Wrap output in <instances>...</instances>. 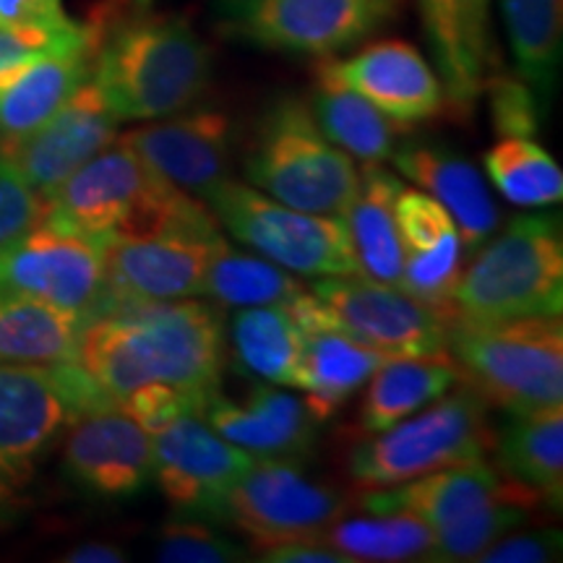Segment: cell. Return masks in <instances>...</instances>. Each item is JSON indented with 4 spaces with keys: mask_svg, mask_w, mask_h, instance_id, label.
<instances>
[{
    "mask_svg": "<svg viewBox=\"0 0 563 563\" xmlns=\"http://www.w3.org/2000/svg\"><path fill=\"white\" fill-rule=\"evenodd\" d=\"M496 467L543 498L548 509L563 501V410L561 405L511 415L496 433Z\"/></svg>",
    "mask_w": 563,
    "mask_h": 563,
    "instance_id": "cell-29",
    "label": "cell"
},
{
    "mask_svg": "<svg viewBox=\"0 0 563 563\" xmlns=\"http://www.w3.org/2000/svg\"><path fill=\"white\" fill-rule=\"evenodd\" d=\"M405 183L397 175L365 162L355 194L342 211V224L355 251L361 277L402 287V241L397 228V196Z\"/></svg>",
    "mask_w": 563,
    "mask_h": 563,
    "instance_id": "cell-26",
    "label": "cell"
},
{
    "mask_svg": "<svg viewBox=\"0 0 563 563\" xmlns=\"http://www.w3.org/2000/svg\"><path fill=\"white\" fill-rule=\"evenodd\" d=\"M79 26L63 0H0V30L5 32H66Z\"/></svg>",
    "mask_w": 563,
    "mask_h": 563,
    "instance_id": "cell-41",
    "label": "cell"
},
{
    "mask_svg": "<svg viewBox=\"0 0 563 563\" xmlns=\"http://www.w3.org/2000/svg\"><path fill=\"white\" fill-rule=\"evenodd\" d=\"M391 159L407 180H412L420 191L433 196L449 211L460 230L464 251H477L498 230L501 211L490 199L483 175L462 154L441 144L410 141L397 146Z\"/></svg>",
    "mask_w": 563,
    "mask_h": 563,
    "instance_id": "cell-24",
    "label": "cell"
},
{
    "mask_svg": "<svg viewBox=\"0 0 563 563\" xmlns=\"http://www.w3.org/2000/svg\"><path fill=\"white\" fill-rule=\"evenodd\" d=\"M258 559L266 563H350L323 540H292L258 551Z\"/></svg>",
    "mask_w": 563,
    "mask_h": 563,
    "instance_id": "cell-44",
    "label": "cell"
},
{
    "mask_svg": "<svg viewBox=\"0 0 563 563\" xmlns=\"http://www.w3.org/2000/svg\"><path fill=\"white\" fill-rule=\"evenodd\" d=\"M311 292L342 332L386 357H449V313L405 287L350 274L319 277Z\"/></svg>",
    "mask_w": 563,
    "mask_h": 563,
    "instance_id": "cell-12",
    "label": "cell"
},
{
    "mask_svg": "<svg viewBox=\"0 0 563 563\" xmlns=\"http://www.w3.org/2000/svg\"><path fill=\"white\" fill-rule=\"evenodd\" d=\"M95 47L87 37L19 58L0 68V141L19 139L47 121L91 79Z\"/></svg>",
    "mask_w": 563,
    "mask_h": 563,
    "instance_id": "cell-23",
    "label": "cell"
},
{
    "mask_svg": "<svg viewBox=\"0 0 563 563\" xmlns=\"http://www.w3.org/2000/svg\"><path fill=\"white\" fill-rule=\"evenodd\" d=\"M0 292L53 302L89 319L104 295V241L40 214L0 245Z\"/></svg>",
    "mask_w": 563,
    "mask_h": 563,
    "instance_id": "cell-10",
    "label": "cell"
},
{
    "mask_svg": "<svg viewBox=\"0 0 563 563\" xmlns=\"http://www.w3.org/2000/svg\"><path fill=\"white\" fill-rule=\"evenodd\" d=\"M201 201L235 241L258 251L282 269L302 277L361 274L340 217L292 209L253 188L251 183L232 178L209 188Z\"/></svg>",
    "mask_w": 563,
    "mask_h": 563,
    "instance_id": "cell-9",
    "label": "cell"
},
{
    "mask_svg": "<svg viewBox=\"0 0 563 563\" xmlns=\"http://www.w3.org/2000/svg\"><path fill=\"white\" fill-rule=\"evenodd\" d=\"M201 418L224 441L256 460H306L321 422L308 410L306 399L274 386H256L241 402L214 391L203 402Z\"/></svg>",
    "mask_w": 563,
    "mask_h": 563,
    "instance_id": "cell-21",
    "label": "cell"
},
{
    "mask_svg": "<svg viewBox=\"0 0 563 563\" xmlns=\"http://www.w3.org/2000/svg\"><path fill=\"white\" fill-rule=\"evenodd\" d=\"M485 89L490 91L493 123H496L501 136H534L543 115H540L532 91L527 89V84L519 76H506L493 70Z\"/></svg>",
    "mask_w": 563,
    "mask_h": 563,
    "instance_id": "cell-38",
    "label": "cell"
},
{
    "mask_svg": "<svg viewBox=\"0 0 563 563\" xmlns=\"http://www.w3.org/2000/svg\"><path fill=\"white\" fill-rule=\"evenodd\" d=\"M493 186L519 207H548L563 199V173L530 136H504L485 152Z\"/></svg>",
    "mask_w": 563,
    "mask_h": 563,
    "instance_id": "cell-35",
    "label": "cell"
},
{
    "mask_svg": "<svg viewBox=\"0 0 563 563\" xmlns=\"http://www.w3.org/2000/svg\"><path fill=\"white\" fill-rule=\"evenodd\" d=\"M115 405L76 363L60 368L0 365V527L26 509L42 462L81 412Z\"/></svg>",
    "mask_w": 563,
    "mask_h": 563,
    "instance_id": "cell-5",
    "label": "cell"
},
{
    "mask_svg": "<svg viewBox=\"0 0 563 563\" xmlns=\"http://www.w3.org/2000/svg\"><path fill=\"white\" fill-rule=\"evenodd\" d=\"M563 238L553 214L514 217L460 272L446 313L470 321L561 316Z\"/></svg>",
    "mask_w": 563,
    "mask_h": 563,
    "instance_id": "cell-4",
    "label": "cell"
},
{
    "mask_svg": "<svg viewBox=\"0 0 563 563\" xmlns=\"http://www.w3.org/2000/svg\"><path fill=\"white\" fill-rule=\"evenodd\" d=\"M118 139L154 173L196 199H203L209 188L230 178L232 123L220 110L188 108L139 125Z\"/></svg>",
    "mask_w": 563,
    "mask_h": 563,
    "instance_id": "cell-18",
    "label": "cell"
},
{
    "mask_svg": "<svg viewBox=\"0 0 563 563\" xmlns=\"http://www.w3.org/2000/svg\"><path fill=\"white\" fill-rule=\"evenodd\" d=\"M449 357L485 405L519 415L561 405V316L470 321L449 316Z\"/></svg>",
    "mask_w": 563,
    "mask_h": 563,
    "instance_id": "cell-3",
    "label": "cell"
},
{
    "mask_svg": "<svg viewBox=\"0 0 563 563\" xmlns=\"http://www.w3.org/2000/svg\"><path fill=\"white\" fill-rule=\"evenodd\" d=\"M84 316L26 295L0 292V365L60 368L76 363Z\"/></svg>",
    "mask_w": 563,
    "mask_h": 563,
    "instance_id": "cell-27",
    "label": "cell"
},
{
    "mask_svg": "<svg viewBox=\"0 0 563 563\" xmlns=\"http://www.w3.org/2000/svg\"><path fill=\"white\" fill-rule=\"evenodd\" d=\"M121 407L139 426H144L150 433H157L159 428H165L183 412H201L203 405L191 394L175 389V386L150 384L131 391Z\"/></svg>",
    "mask_w": 563,
    "mask_h": 563,
    "instance_id": "cell-39",
    "label": "cell"
},
{
    "mask_svg": "<svg viewBox=\"0 0 563 563\" xmlns=\"http://www.w3.org/2000/svg\"><path fill=\"white\" fill-rule=\"evenodd\" d=\"M344 509L342 493L308 477L302 460H253L232 485L224 519L256 551H266L292 540H321Z\"/></svg>",
    "mask_w": 563,
    "mask_h": 563,
    "instance_id": "cell-11",
    "label": "cell"
},
{
    "mask_svg": "<svg viewBox=\"0 0 563 563\" xmlns=\"http://www.w3.org/2000/svg\"><path fill=\"white\" fill-rule=\"evenodd\" d=\"M40 217V196L26 186L16 167L0 154V245L16 238Z\"/></svg>",
    "mask_w": 563,
    "mask_h": 563,
    "instance_id": "cell-40",
    "label": "cell"
},
{
    "mask_svg": "<svg viewBox=\"0 0 563 563\" xmlns=\"http://www.w3.org/2000/svg\"><path fill=\"white\" fill-rule=\"evenodd\" d=\"M154 441L121 405L81 412L63 433V475L104 501H125L152 483Z\"/></svg>",
    "mask_w": 563,
    "mask_h": 563,
    "instance_id": "cell-15",
    "label": "cell"
},
{
    "mask_svg": "<svg viewBox=\"0 0 563 563\" xmlns=\"http://www.w3.org/2000/svg\"><path fill=\"white\" fill-rule=\"evenodd\" d=\"M405 0H214L217 30L258 51L336 58L399 19Z\"/></svg>",
    "mask_w": 563,
    "mask_h": 563,
    "instance_id": "cell-8",
    "label": "cell"
},
{
    "mask_svg": "<svg viewBox=\"0 0 563 563\" xmlns=\"http://www.w3.org/2000/svg\"><path fill=\"white\" fill-rule=\"evenodd\" d=\"M449 110L467 115L493 74L490 0H418Z\"/></svg>",
    "mask_w": 563,
    "mask_h": 563,
    "instance_id": "cell-20",
    "label": "cell"
},
{
    "mask_svg": "<svg viewBox=\"0 0 563 563\" xmlns=\"http://www.w3.org/2000/svg\"><path fill=\"white\" fill-rule=\"evenodd\" d=\"M496 449L488 405L467 384L410 418L394 422L347 452V473L361 490H382L454 464L488 460Z\"/></svg>",
    "mask_w": 563,
    "mask_h": 563,
    "instance_id": "cell-7",
    "label": "cell"
},
{
    "mask_svg": "<svg viewBox=\"0 0 563 563\" xmlns=\"http://www.w3.org/2000/svg\"><path fill=\"white\" fill-rule=\"evenodd\" d=\"M321 540L347 561H435L433 530L405 511H386L357 519L342 517L321 534Z\"/></svg>",
    "mask_w": 563,
    "mask_h": 563,
    "instance_id": "cell-34",
    "label": "cell"
},
{
    "mask_svg": "<svg viewBox=\"0 0 563 563\" xmlns=\"http://www.w3.org/2000/svg\"><path fill=\"white\" fill-rule=\"evenodd\" d=\"M66 561H70V563H121V561H125V553L115 545L89 543V545L74 548V551L66 555Z\"/></svg>",
    "mask_w": 563,
    "mask_h": 563,
    "instance_id": "cell-45",
    "label": "cell"
},
{
    "mask_svg": "<svg viewBox=\"0 0 563 563\" xmlns=\"http://www.w3.org/2000/svg\"><path fill=\"white\" fill-rule=\"evenodd\" d=\"M154 473L162 496L180 517L220 522L228 514L232 485L251 467L256 456L224 441L201 412H183L157 433Z\"/></svg>",
    "mask_w": 563,
    "mask_h": 563,
    "instance_id": "cell-13",
    "label": "cell"
},
{
    "mask_svg": "<svg viewBox=\"0 0 563 563\" xmlns=\"http://www.w3.org/2000/svg\"><path fill=\"white\" fill-rule=\"evenodd\" d=\"M253 188L292 209L342 217L357 186V167L316 123L311 104L282 95L264 110L245 154Z\"/></svg>",
    "mask_w": 563,
    "mask_h": 563,
    "instance_id": "cell-6",
    "label": "cell"
},
{
    "mask_svg": "<svg viewBox=\"0 0 563 563\" xmlns=\"http://www.w3.org/2000/svg\"><path fill=\"white\" fill-rule=\"evenodd\" d=\"M220 235V230H165L150 235L108 238L100 306L199 298L211 245Z\"/></svg>",
    "mask_w": 563,
    "mask_h": 563,
    "instance_id": "cell-14",
    "label": "cell"
},
{
    "mask_svg": "<svg viewBox=\"0 0 563 563\" xmlns=\"http://www.w3.org/2000/svg\"><path fill=\"white\" fill-rule=\"evenodd\" d=\"M224 332L207 302H108L84 321L76 365L110 402L165 384L203 405L220 391Z\"/></svg>",
    "mask_w": 563,
    "mask_h": 563,
    "instance_id": "cell-1",
    "label": "cell"
},
{
    "mask_svg": "<svg viewBox=\"0 0 563 563\" xmlns=\"http://www.w3.org/2000/svg\"><path fill=\"white\" fill-rule=\"evenodd\" d=\"M506 34L517 76L548 115L563 58V0H504Z\"/></svg>",
    "mask_w": 563,
    "mask_h": 563,
    "instance_id": "cell-30",
    "label": "cell"
},
{
    "mask_svg": "<svg viewBox=\"0 0 563 563\" xmlns=\"http://www.w3.org/2000/svg\"><path fill=\"white\" fill-rule=\"evenodd\" d=\"M287 308L302 332L298 389L306 391L308 410L327 420L365 386L386 355L342 332L313 292H300Z\"/></svg>",
    "mask_w": 563,
    "mask_h": 563,
    "instance_id": "cell-19",
    "label": "cell"
},
{
    "mask_svg": "<svg viewBox=\"0 0 563 563\" xmlns=\"http://www.w3.org/2000/svg\"><path fill=\"white\" fill-rule=\"evenodd\" d=\"M316 76L357 91L402 131L449 110L435 68L405 40H378L347 58H323Z\"/></svg>",
    "mask_w": 563,
    "mask_h": 563,
    "instance_id": "cell-16",
    "label": "cell"
},
{
    "mask_svg": "<svg viewBox=\"0 0 563 563\" xmlns=\"http://www.w3.org/2000/svg\"><path fill=\"white\" fill-rule=\"evenodd\" d=\"M87 30L91 79L118 121H157L194 108L214 74V53L188 16L152 0H104Z\"/></svg>",
    "mask_w": 563,
    "mask_h": 563,
    "instance_id": "cell-2",
    "label": "cell"
},
{
    "mask_svg": "<svg viewBox=\"0 0 563 563\" xmlns=\"http://www.w3.org/2000/svg\"><path fill=\"white\" fill-rule=\"evenodd\" d=\"M232 350L243 371L298 389L302 332L287 306L241 308L230 323Z\"/></svg>",
    "mask_w": 563,
    "mask_h": 563,
    "instance_id": "cell-32",
    "label": "cell"
},
{
    "mask_svg": "<svg viewBox=\"0 0 563 563\" xmlns=\"http://www.w3.org/2000/svg\"><path fill=\"white\" fill-rule=\"evenodd\" d=\"M308 104L323 136L347 152L352 159H361L363 165L365 162L382 165L391 159L402 129L357 91L316 76V89Z\"/></svg>",
    "mask_w": 563,
    "mask_h": 563,
    "instance_id": "cell-31",
    "label": "cell"
},
{
    "mask_svg": "<svg viewBox=\"0 0 563 563\" xmlns=\"http://www.w3.org/2000/svg\"><path fill=\"white\" fill-rule=\"evenodd\" d=\"M157 559L165 563H238L249 561V555L228 534L188 517L162 530Z\"/></svg>",
    "mask_w": 563,
    "mask_h": 563,
    "instance_id": "cell-37",
    "label": "cell"
},
{
    "mask_svg": "<svg viewBox=\"0 0 563 563\" xmlns=\"http://www.w3.org/2000/svg\"><path fill=\"white\" fill-rule=\"evenodd\" d=\"M519 488H525V485L506 477L496 464L488 460H473L391 485V488L365 490L361 506L371 514H412L433 532H439L443 527L473 517L485 506L501 501Z\"/></svg>",
    "mask_w": 563,
    "mask_h": 563,
    "instance_id": "cell-22",
    "label": "cell"
},
{
    "mask_svg": "<svg viewBox=\"0 0 563 563\" xmlns=\"http://www.w3.org/2000/svg\"><path fill=\"white\" fill-rule=\"evenodd\" d=\"M300 292H306V285L269 258L232 249L222 235L211 245L203 298L235 308L290 306Z\"/></svg>",
    "mask_w": 563,
    "mask_h": 563,
    "instance_id": "cell-33",
    "label": "cell"
},
{
    "mask_svg": "<svg viewBox=\"0 0 563 563\" xmlns=\"http://www.w3.org/2000/svg\"><path fill=\"white\" fill-rule=\"evenodd\" d=\"M87 37V24L74 26L66 32H5L0 30V68L9 66V63L26 58V55L53 51V47L68 45V42H79Z\"/></svg>",
    "mask_w": 563,
    "mask_h": 563,
    "instance_id": "cell-43",
    "label": "cell"
},
{
    "mask_svg": "<svg viewBox=\"0 0 563 563\" xmlns=\"http://www.w3.org/2000/svg\"><path fill=\"white\" fill-rule=\"evenodd\" d=\"M460 384L452 357H386L368 378L357 428L363 433L386 431Z\"/></svg>",
    "mask_w": 563,
    "mask_h": 563,
    "instance_id": "cell-28",
    "label": "cell"
},
{
    "mask_svg": "<svg viewBox=\"0 0 563 563\" xmlns=\"http://www.w3.org/2000/svg\"><path fill=\"white\" fill-rule=\"evenodd\" d=\"M561 559V532L534 530L504 534L477 555L485 563H545Z\"/></svg>",
    "mask_w": 563,
    "mask_h": 563,
    "instance_id": "cell-42",
    "label": "cell"
},
{
    "mask_svg": "<svg viewBox=\"0 0 563 563\" xmlns=\"http://www.w3.org/2000/svg\"><path fill=\"white\" fill-rule=\"evenodd\" d=\"M397 228L402 241V287L446 311L462 272L460 230L449 211L420 188L397 196Z\"/></svg>",
    "mask_w": 563,
    "mask_h": 563,
    "instance_id": "cell-25",
    "label": "cell"
},
{
    "mask_svg": "<svg viewBox=\"0 0 563 563\" xmlns=\"http://www.w3.org/2000/svg\"><path fill=\"white\" fill-rule=\"evenodd\" d=\"M118 118L104 102L95 79L81 84L37 129L0 141V154L16 167L37 196L53 191L84 162L118 139Z\"/></svg>",
    "mask_w": 563,
    "mask_h": 563,
    "instance_id": "cell-17",
    "label": "cell"
},
{
    "mask_svg": "<svg viewBox=\"0 0 563 563\" xmlns=\"http://www.w3.org/2000/svg\"><path fill=\"white\" fill-rule=\"evenodd\" d=\"M545 506L543 498L530 488H519L501 501L485 506L473 517L454 522L433 532L435 561H477L485 548L498 538L522 527L532 517L534 509Z\"/></svg>",
    "mask_w": 563,
    "mask_h": 563,
    "instance_id": "cell-36",
    "label": "cell"
}]
</instances>
